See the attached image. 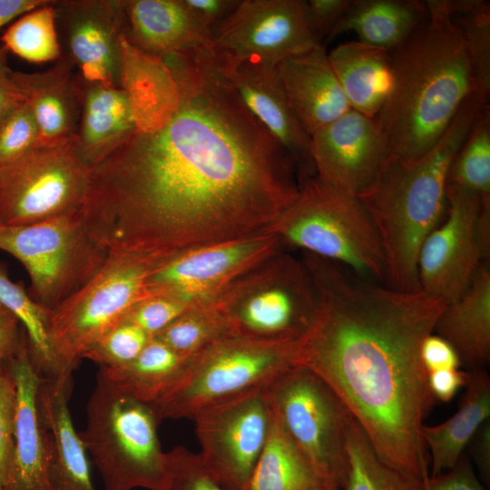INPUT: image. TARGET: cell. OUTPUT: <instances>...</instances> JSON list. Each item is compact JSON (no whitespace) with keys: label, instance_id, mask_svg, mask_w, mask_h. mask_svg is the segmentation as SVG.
Wrapping results in <instances>:
<instances>
[{"label":"cell","instance_id":"1","mask_svg":"<svg viewBox=\"0 0 490 490\" xmlns=\"http://www.w3.org/2000/svg\"><path fill=\"white\" fill-rule=\"evenodd\" d=\"M163 58L175 110L91 170L82 211L109 252L170 255L254 234L299 194L293 158L248 110L215 45Z\"/></svg>","mask_w":490,"mask_h":490},{"label":"cell","instance_id":"2","mask_svg":"<svg viewBox=\"0 0 490 490\" xmlns=\"http://www.w3.org/2000/svg\"><path fill=\"white\" fill-rule=\"evenodd\" d=\"M301 258L318 303L297 342L295 365L338 395L383 462L423 479L428 465L421 431L435 398L420 351L446 303L422 289L385 287L311 253Z\"/></svg>","mask_w":490,"mask_h":490},{"label":"cell","instance_id":"3","mask_svg":"<svg viewBox=\"0 0 490 490\" xmlns=\"http://www.w3.org/2000/svg\"><path fill=\"white\" fill-rule=\"evenodd\" d=\"M425 3L424 22L390 51L392 87L376 117L388 157L403 160L426 153L475 93L470 58L448 0Z\"/></svg>","mask_w":490,"mask_h":490},{"label":"cell","instance_id":"4","mask_svg":"<svg viewBox=\"0 0 490 490\" xmlns=\"http://www.w3.org/2000/svg\"><path fill=\"white\" fill-rule=\"evenodd\" d=\"M485 104L475 93L469 95L426 153L415 160L388 157L374 185L358 198L378 233L389 287L420 289V249L446 215L451 162Z\"/></svg>","mask_w":490,"mask_h":490},{"label":"cell","instance_id":"5","mask_svg":"<svg viewBox=\"0 0 490 490\" xmlns=\"http://www.w3.org/2000/svg\"><path fill=\"white\" fill-rule=\"evenodd\" d=\"M285 246L337 262L357 274L386 281V259L377 229L358 198L310 176L295 201L265 230Z\"/></svg>","mask_w":490,"mask_h":490},{"label":"cell","instance_id":"6","mask_svg":"<svg viewBox=\"0 0 490 490\" xmlns=\"http://www.w3.org/2000/svg\"><path fill=\"white\" fill-rule=\"evenodd\" d=\"M152 407L113 386L99 370L79 435L105 490H163L166 456Z\"/></svg>","mask_w":490,"mask_h":490},{"label":"cell","instance_id":"7","mask_svg":"<svg viewBox=\"0 0 490 490\" xmlns=\"http://www.w3.org/2000/svg\"><path fill=\"white\" fill-rule=\"evenodd\" d=\"M297 341L223 337L190 357L175 384L152 407L160 420L192 419L205 408L267 387L296 366Z\"/></svg>","mask_w":490,"mask_h":490},{"label":"cell","instance_id":"8","mask_svg":"<svg viewBox=\"0 0 490 490\" xmlns=\"http://www.w3.org/2000/svg\"><path fill=\"white\" fill-rule=\"evenodd\" d=\"M213 303L232 335L293 342L309 329L318 298L302 258L281 250L235 280Z\"/></svg>","mask_w":490,"mask_h":490},{"label":"cell","instance_id":"9","mask_svg":"<svg viewBox=\"0 0 490 490\" xmlns=\"http://www.w3.org/2000/svg\"><path fill=\"white\" fill-rule=\"evenodd\" d=\"M167 256L109 252L103 267L85 285L50 310L49 343L56 377H71L100 338L146 297V278Z\"/></svg>","mask_w":490,"mask_h":490},{"label":"cell","instance_id":"10","mask_svg":"<svg viewBox=\"0 0 490 490\" xmlns=\"http://www.w3.org/2000/svg\"><path fill=\"white\" fill-rule=\"evenodd\" d=\"M0 250L22 263L30 296L49 310L85 285L109 255L90 232L82 209L36 223L0 224Z\"/></svg>","mask_w":490,"mask_h":490},{"label":"cell","instance_id":"11","mask_svg":"<svg viewBox=\"0 0 490 490\" xmlns=\"http://www.w3.org/2000/svg\"><path fill=\"white\" fill-rule=\"evenodd\" d=\"M284 430L320 476L339 488L347 470L346 432L353 416L316 374L293 366L266 388Z\"/></svg>","mask_w":490,"mask_h":490},{"label":"cell","instance_id":"12","mask_svg":"<svg viewBox=\"0 0 490 490\" xmlns=\"http://www.w3.org/2000/svg\"><path fill=\"white\" fill-rule=\"evenodd\" d=\"M90 176L76 134L59 144L38 145L0 167V224L36 223L81 209Z\"/></svg>","mask_w":490,"mask_h":490},{"label":"cell","instance_id":"13","mask_svg":"<svg viewBox=\"0 0 490 490\" xmlns=\"http://www.w3.org/2000/svg\"><path fill=\"white\" fill-rule=\"evenodd\" d=\"M446 196L445 220L422 244L417 275L420 289L447 304L468 289L489 258L482 211L490 196L448 183Z\"/></svg>","mask_w":490,"mask_h":490},{"label":"cell","instance_id":"14","mask_svg":"<svg viewBox=\"0 0 490 490\" xmlns=\"http://www.w3.org/2000/svg\"><path fill=\"white\" fill-rule=\"evenodd\" d=\"M265 230L180 250L164 258L148 275L146 297L168 295L191 306L214 301L235 280L283 250Z\"/></svg>","mask_w":490,"mask_h":490},{"label":"cell","instance_id":"15","mask_svg":"<svg viewBox=\"0 0 490 490\" xmlns=\"http://www.w3.org/2000/svg\"><path fill=\"white\" fill-rule=\"evenodd\" d=\"M266 388L205 408L191 419L200 458L224 490L248 488L272 419Z\"/></svg>","mask_w":490,"mask_h":490},{"label":"cell","instance_id":"16","mask_svg":"<svg viewBox=\"0 0 490 490\" xmlns=\"http://www.w3.org/2000/svg\"><path fill=\"white\" fill-rule=\"evenodd\" d=\"M212 35L222 51L270 65L321 44L309 24L306 0H240Z\"/></svg>","mask_w":490,"mask_h":490},{"label":"cell","instance_id":"17","mask_svg":"<svg viewBox=\"0 0 490 490\" xmlns=\"http://www.w3.org/2000/svg\"><path fill=\"white\" fill-rule=\"evenodd\" d=\"M310 137L315 175L356 198L371 189L388 159L376 118L353 109Z\"/></svg>","mask_w":490,"mask_h":490},{"label":"cell","instance_id":"18","mask_svg":"<svg viewBox=\"0 0 490 490\" xmlns=\"http://www.w3.org/2000/svg\"><path fill=\"white\" fill-rule=\"evenodd\" d=\"M65 56L88 83L118 86L121 41L126 31L123 0L54 1Z\"/></svg>","mask_w":490,"mask_h":490},{"label":"cell","instance_id":"19","mask_svg":"<svg viewBox=\"0 0 490 490\" xmlns=\"http://www.w3.org/2000/svg\"><path fill=\"white\" fill-rule=\"evenodd\" d=\"M215 46L225 76L248 110L291 155L299 181L315 176L311 137L289 103L277 65L236 57Z\"/></svg>","mask_w":490,"mask_h":490},{"label":"cell","instance_id":"20","mask_svg":"<svg viewBox=\"0 0 490 490\" xmlns=\"http://www.w3.org/2000/svg\"><path fill=\"white\" fill-rule=\"evenodd\" d=\"M5 370L15 385L16 410L14 450L2 490H54L50 475L53 441L36 406L43 376L33 362L25 335Z\"/></svg>","mask_w":490,"mask_h":490},{"label":"cell","instance_id":"21","mask_svg":"<svg viewBox=\"0 0 490 490\" xmlns=\"http://www.w3.org/2000/svg\"><path fill=\"white\" fill-rule=\"evenodd\" d=\"M277 71L290 107L310 136L351 109L322 44L285 58Z\"/></svg>","mask_w":490,"mask_h":490},{"label":"cell","instance_id":"22","mask_svg":"<svg viewBox=\"0 0 490 490\" xmlns=\"http://www.w3.org/2000/svg\"><path fill=\"white\" fill-rule=\"evenodd\" d=\"M70 59L62 54L44 72H13V79L31 109L39 131V145H54L77 132L81 105V77Z\"/></svg>","mask_w":490,"mask_h":490},{"label":"cell","instance_id":"23","mask_svg":"<svg viewBox=\"0 0 490 490\" xmlns=\"http://www.w3.org/2000/svg\"><path fill=\"white\" fill-rule=\"evenodd\" d=\"M123 7L126 39L147 54L165 57L214 42L183 0H123Z\"/></svg>","mask_w":490,"mask_h":490},{"label":"cell","instance_id":"24","mask_svg":"<svg viewBox=\"0 0 490 490\" xmlns=\"http://www.w3.org/2000/svg\"><path fill=\"white\" fill-rule=\"evenodd\" d=\"M72 377H42L38 416L53 441L51 482L54 490H95L84 444L74 429L68 400Z\"/></svg>","mask_w":490,"mask_h":490},{"label":"cell","instance_id":"25","mask_svg":"<svg viewBox=\"0 0 490 490\" xmlns=\"http://www.w3.org/2000/svg\"><path fill=\"white\" fill-rule=\"evenodd\" d=\"M118 87L128 99L136 131L158 129L178 103V84L164 58L139 50L125 34L121 41Z\"/></svg>","mask_w":490,"mask_h":490},{"label":"cell","instance_id":"26","mask_svg":"<svg viewBox=\"0 0 490 490\" xmlns=\"http://www.w3.org/2000/svg\"><path fill=\"white\" fill-rule=\"evenodd\" d=\"M81 83L76 145L81 158L92 170L129 138L136 127L128 99L120 87L88 83L82 78Z\"/></svg>","mask_w":490,"mask_h":490},{"label":"cell","instance_id":"27","mask_svg":"<svg viewBox=\"0 0 490 490\" xmlns=\"http://www.w3.org/2000/svg\"><path fill=\"white\" fill-rule=\"evenodd\" d=\"M448 341L461 364L484 368L490 359V271L482 265L468 289L446 304L434 332Z\"/></svg>","mask_w":490,"mask_h":490},{"label":"cell","instance_id":"28","mask_svg":"<svg viewBox=\"0 0 490 490\" xmlns=\"http://www.w3.org/2000/svg\"><path fill=\"white\" fill-rule=\"evenodd\" d=\"M328 57L351 109L376 118L392 87L390 51L355 40L339 44Z\"/></svg>","mask_w":490,"mask_h":490},{"label":"cell","instance_id":"29","mask_svg":"<svg viewBox=\"0 0 490 490\" xmlns=\"http://www.w3.org/2000/svg\"><path fill=\"white\" fill-rule=\"evenodd\" d=\"M458 409L446 421L423 426L421 435L431 452V476L452 468L477 428L490 416V377L485 368L469 371Z\"/></svg>","mask_w":490,"mask_h":490},{"label":"cell","instance_id":"30","mask_svg":"<svg viewBox=\"0 0 490 490\" xmlns=\"http://www.w3.org/2000/svg\"><path fill=\"white\" fill-rule=\"evenodd\" d=\"M426 14L420 0H351L327 40L354 32L360 41L391 51L418 28Z\"/></svg>","mask_w":490,"mask_h":490},{"label":"cell","instance_id":"31","mask_svg":"<svg viewBox=\"0 0 490 490\" xmlns=\"http://www.w3.org/2000/svg\"><path fill=\"white\" fill-rule=\"evenodd\" d=\"M326 481L288 436L272 410L269 436L247 490H322Z\"/></svg>","mask_w":490,"mask_h":490},{"label":"cell","instance_id":"32","mask_svg":"<svg viewBox=\"0 0 490 490\" xmlns=\"http://www.w3.org/2000/svg\"><path fill=\"white\" fill-rule=\"evenodd\" d=\"M188 359L152 338L132 362L99 370L124 393L152 406L175 384Z\"/></svg>","mask_w":490,"mask_h":490},{"label":"cell","instance_id":"33","mask_svg":"<svg viewBox=\"0 0 490 490\" xmlns=\"http://www.w3.org/2000/svg\"><path fill=\"white\" fill-rule=\"evenodd\" d=\"M345 448L343 490H425L423 479L404 474L378 457L354 416L347 428Z\"/></svg>","mask_w":490,"mask_h":490},{"label":"cell","instance_id":"34","mask_svg":"<svg viewBox=\"0 0 490 490\" xmlns=\"http://www.w3.org/2000/svg\"><path fill=\"white\" fill-rule=\"evenodd\" d=\"M0 304L24 327L33 362L43 377H56L49 343L50 310L38 304L24 286L13 281L0 262Z\"/></svg>","mask_w":490,"mask_h":490},{"label":"cell","instance_id":"35","mask_svg":"<svg viewBox=\"0 0 490 490\" xmlns=\"http://www.w3.org/2000/svg\"><path fill=\"white\" fill-rule=\"evenodd\" d=\"M9 53L33 63L57 61L63 54L54 1L19 16L1 36Z\"/></svg>","mask_w":490,"mask_h":490},{"label":"cell","instance_id":"36","mask_svg":"<svg viewBox=\"0 0 490 490\" xmlns=\"http://www.w3.org/2000/svg\"><path fill=\"white\" fill-rule=\"evenodd\" d=\"M451 18L458 28L470 58L475 94L485 103L490 96V3L485 0H448Z\"/></svg>","mask_w":490,"mask_h":490},{"label":"cell","instance_id":"37","mask_svg":"<svg viewBox=\"0 0 490 490\" xmlns=\"http://www.w3.org/2000/svg\"><path fill=\"white\" fill-rule=\"evenodd\" d=\"M447 183L490 196V106H483L456 153Z\"/></svg>","mask_w":490,"mask_h":490},{"label":"cell","instance_id":"38","mask_svg":"<svg viewBox=\"0 0 490 490\" xmlns=\"http://www.w3.org/2000/svg\"><path fill=\"white\" fill-rule=\"evenodd\" d=\"M229 335H232L230 325L212 301L191 307L153 338L190 358Z\"/></svg>","mask_w":490,"mask_h":490},{"label":"cell","instance_id":"39","mask_svg":"<svg viewBox=\"0 0 490 490\" xmlns=\"http://www.w3.org/2000/svg\"><path fill=\"white\" fill-rule=\"evenodd\" d=\"M152 337L134 324L120 320L106 331L83 358L100 368H115L132 362Z\"/></svg>","mask_w":490,"mask_h":490},{"label":"cell","instance_id":"40","mask_svg":"<svg viewBox=\"0 0 490 490\" xmlns=\"http://www.w3.org/2000/svg\"><path fill=\"white\" fill-rule=\"evenodd\" d=\"M39 145V131L30 107L24 102L0 122V167L26 154Z\"/></svg>","mask_w":490,"mask_h":490},{"label":"cell","instance_id":"41","mask_svg":"<svg viewBox=\"0 0 490 490\" xmlns=\"http://www.w3.org/2000/svg\"><path fill=\"white\" fill-rule=\"evenodd\" d=\"M165 456L163 490H224L208 473L198 454L180 446Z\"/></svg>","mask_w":490,"mask_h":490},{"label":"cell","instance_id":"42","mask_svg":"<svg viewBox=\"0 0 490 490\" xmlns=\"http://www.w3.org/2000/svg\"><path fill=\"white\" fill-rule=\"evenodd\" d=\"M191 307L175 297L152 295L134 303L121 320L136 325L153 338Z\"/></svg>","mask_w":490,"mask_h":490},{"label":"cell","instance_id":"43","mask_svg":"<svg viewBox=\"0 0 490 490\" xmlns=\"http://www.w3.org/2000/svg\"><path fill=\"white\" fill-rule=\"evenodd\" d=\"M16 388L6 370L0 373V490L9 468L15 431Z\"/></svg>","mask_w":490,"mask_h":490},{"label":"cell","instance_id":"44","mask_svg":"<svg viewBox=\"0 0 490 490\" xmlns=\"http://www.w3.org/2000/svg\"><path fill=\"white\" fill-rule=\"evenodd\" d=\"M427 490H487L479 481L471 459L465 452L449 470L435 476L426 475Z\"/></svg>","mask_w":490,"mask_h":490},{"label":"cell","instance_id":"45","mask_svg":"<svg viewBox=\"0 0 490 490\" xmlns=\"http://www.w3.org/2000/svg\"><path fill=\"white\" fill-rule=\"evenodd\" d=\"M351 0H306V13L311 31L321 43L348 10Z\"/></svg>","mask_w":490,"mask_h":490},{"label":"cell","instance_id":"46","mask_svg":"<svg viewBox=\"0 0 490 490\" xmlns=\"http://www.w3.org/2000/svg\"><path fill=\"white\" fill-rule=\"evenodd\" d=\"M420 353L426 373L441 369L459 368L462 366L452 345L435 333H431L423 340Z\"/></svg>","mask_w":490,"mask_h":490},{"label":"cell","instance_id":"47","mask_svg":"<svg viewBox=\"0 0 490 490\" xmlns=\"http://www.w3.org/2000/svg\"><path fill=\"white\" fill-rule=\"evenodd\" d=\"M469 371L459 368L441 369L427 373V383L433 397L442 402L450 401L466 386Z\"/></svg>","mask_w":490,"mask_h":490},{"label":"cell","instance_id":"48","mask_svg":"<svg viewBox=\"0 0 490 490\" xmlns=\"http://www.w3.org/2000/svg\"><path fill=\"white\" fill-rule=\"evenodd\" d=\"M194 16L207 28L213 30L238 6L240 0H183Z\"/></svg>","mask_w":490,"mask_h":490},{"label":"cell","instance_id":"49","mask_svg":"<svg viewBox=\"0 0 490 490\" xmlns=\"http://www.w3.org/2000/svg\"><path fill=\"white\" fill-rule=\"evenodd\" d=\"M19 326L18 319L0 304V373L19 349L25 335Z\"/></svg>","mask_w":490,"mask_h":490},{"label":"cell","instance_id":"50","mask_svg":"<svg viewBox=\"0 0 490 490\" xmlns=\"http://www.w3.org/2000/svg\"><path fill=\"white\" fill-rule=\"evenodd\" d=\"M9 52L0 45V122L16 106L24 103V97L13 79L8 66Z\"/></svg>","mask_w":490,"mask_h":490},{"label":"cell","instance_id":"51","mask_svg":"<svg viewBox=\"0 0 490 490\" xmlns=\"http://www.w3.org/2000/svg\"><path fill=\"white\" fill-rule=\"evenodd\" d=\"M470 459L475 464L484 482L490 480V422L483 423L466 446ZM465 448V449H466Z\"/></svg>","mask_w":490,"mask_h":490},{"label":"cell","instance_id":"52","mask_svg":"<svg viewBox=\"0 0 490 490\" xmlns=\"http://www.w3.org/2000/svg\"><path fill=\"white\" fill-rule=\"evenodd\" d=\"M50 0H0V28Z\"/></svg>","mask_w":490,"mask_h":490},{"label":"cell","instance_id":"53","mask_svg":"<svg viewBox=\"0 0 490 490\" xmlns=\"http://www.w3.org/2000/svg\"><path fill=\"white\" fill-rule=\"evenodd\" d=\"M322 490H340V488L336 483L328 482Z\"/></svg>","mask_w":490,"mask_h":490},{"label":"cell","instance_id":"54","mask_svg":"<svg viewBox=\"0 0 490 490\" xmlns=\"http://www.w3.org/2000/svg\"><path fill=\"white\" fill-rule=\"evenodd\" d=\"M423 481H424V477H423ZM424 488H425V490H427V488H426V485L425 482H424Z\"/></svg>","mask_w":490,"mask_h":490}]
</instances>
